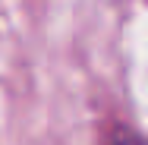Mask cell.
Instances as JSON below:
<instances>
[{
  "instance_id": "1",
  "label": "cell",
  "mask_w": 148,
  "mask_h": 145,
  "mask_svg": "<svg viewBox=\"0 0 148 145\" xmlns=\"http://www.w3.org/2000/svg\"><path fill=\"white\" fill-rule=\"evenodd\" d=\"M114 145H145V142H142V139H136V136H117Z\"/></svg>"
}]
</instances>
